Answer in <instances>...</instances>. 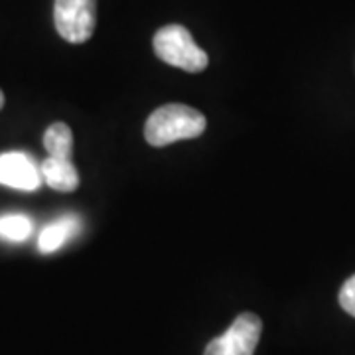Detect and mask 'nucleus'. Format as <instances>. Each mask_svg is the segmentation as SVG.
Instances as JSON below:
<instances>
[{"instance_id": "1", "label": "nucleus", "mask_w": 355, "mask_h": 355, "mask_svg": "<svg viewBox=\"0 0 355 355\" xmlns=\"http://www.w3.org/2000/svg\"><path fill=\"white\" fill-rule=\"evenodd\" d=\"M207 127V121L198 109L170 103L158 107L144 125V139L150 146L162 148L178 140L198 139Z\"/></svg>"}, {"instance_id": "2", "label": "nucleus", "mask_w": 355, "mask_h": 355, "mask_svg": "<svg viewBox=\"0 0 355 355\" xmlns=\"http://www.w3.org/2000/svg\"><path fill=\"white\" fill-rule=\"evenodd\" d=\"M154 51L164 64L178 67L188 73L203 71L209 60L207 53L193 42L188 28L180 24H168L160 28L153 40Z\"/></svg>"}, {"instance_id": "3", "label": "nucleus", "mask_w": 355, "mask_h": 355, "mask_svg": "<svg viewBox=\"0 0 355 355\" xmlns=\"http://www.w3.org/2000/svg\"><path fill=\"white\" fill-rule=\"evenodd\" d=\"M95 0H55L53 24L58 34L69 44H83L95 32Z\"/></svg>"}, {"instance_id": "4", "label": "nucleus", "mask_w": 355, "mask_h": 355, "mask_svg": "<svg viewBox=\"0 0 355 355\" xmlns=\"http://www.w3.org/2000/svg\"><path fill=\"white\" fill-rule=\"evenodd\" d=\"M263 334V322L253 312L235 318L229 330L207 343L203 355H253Z\"/></svg>"}, {"instance_id": "5", "label": "nucleus", "mask_w": 355, "mask_h": 355, "mask_svg": "<svg viewBox=\"0 0 355 355\" xmlns=\"http://www.w3.org/2000/svg\"><path fill=\"white\" fill-rule=\"evenodd\" d=\"M44 178L36 162L22 153L0 154V184L14 190L34 191L42 186Z\"/></svg>"}, {"instance_id": "6", "label": "nucleus", "mask_w": 355, "mask_h": 355, "mask_svg": "<svg viewBox=\"0 0 355 355\" xmlns=\"http://www.w3.org/2000/svg\"><path fill=\"white\" fill-rule=\"evenodd\" d=\"M40 170H42L44 182L50 186L51 190L69 193V191H76L79 188L77 168L67 158H53V156H48L42 162Z\"/></svg>"}, {"instance_id": "7", "label": "nucleus", "mask_w": 355, "mask_h": 355, "mask_svg": "<svg viewBox=\"0 0 355 355\" xmlns=\"http://www.w3.org/2000/svg\"><path fill=\"white\" fill-rule=\"evenodd\" d=\"M79 227H81V221L73 216H65L53 221L40 233L38 249L42 253H53V251L62 249L65 243L79 233Z\"/></svg>"}, {"instance_id": "8", "label": "nucleus", "mask_w": 355, "mask_h": 355, "mask_svg": "<svg viewBox=\"0 0 355 355\" xmlns=\"http://www.w3.org/2000/svg\"><path fill=\"white\" fill-rule=\"evenodd\" d=\"M44 146L53 158L71 160L73 154V132L65 123H53L44 132Z\"/></svg>"}, {"instance_id": "9", "label": "nucleus", "mask_w": 355, "mask_h": 355, "mask_svg": "<svg viewBox=\"0 0 355 355\" xmlns=\"http://www.w3.org/2000/svg\"><path fill=\"white\" fill-rule=\"evenodd\" d=\"M34 231L32 219L20 214H10V216L0 217V239L8 243H22L30 239Z\"/></svg>"}, {"instance_id": "10", "label": "nucleus", "mask_w": 355, "mask_h": 355, "mask_svg": "<svg viewBox=\"0 0 355 355\" xmlns=\"http://www.w3.org/2000/svg\"><path fill=\"white\" fill-rule=\"evenodd\" d=\"M340 306L355 318V275L343 282L342 291H340Z\"/></svg>"}, {"instance_id": "11", "label": "nucleus", "mask_w": 355, "mask_h": 355, "mask_svg": "<svg viewBox=\"0 0 355 355\" xmlns=\"http://www.w3.org/2000/svg\"><path fill=\"white\" fill-rule=\"evenodd\" d=\"M2 107H4V93L0 91V109H2Z\"/></svg>"}]
</instances>
